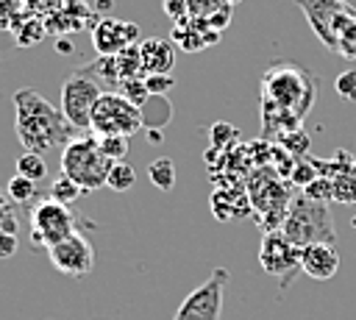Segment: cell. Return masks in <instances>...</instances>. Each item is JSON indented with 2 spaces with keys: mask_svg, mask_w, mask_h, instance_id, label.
Here are the masks:
<instances>
[{
  "mask_svg": "<svg viewBox=\"0 0 356 320\" xmlns=\"http://www.w3.org/2000/svg\"><path fill=\"white\" fill-rule=\"evenodd\" d=\"M317 78L298 64H273L261 78V120L264 131H298L317 95Z\"/></svg>",
  "mask_w": 356,
  "mask_h": 320,
  "instance_id": "obj_1",
  "label": "cell"
},
{
  "mask_svg": "<svg viewBox=\"0 0 356 320\" xmlns=\"http://www.w3.org/2000/svg\"><path fill=\"white\" fill-rule=\"evenodd\" d=\"M11 103H14V128L25 150L47 153L75 139V128L61 114V109L47 103L36 89H17Z\"/></svg>",
  "mask_w": 356,
  "mask_h": 320,
  "instance_id": "obj_2",
  "label": "cell"
},
{
  "mask_svg": "<svg viewBox=\"0 0 356 320\" xmlns=\"http://www.w3.org/2000/svg\"><path fill=\"white\" fill-rule=\"evenodd\" d=\"M281 231L298 248L314 245V242H325V245L337 242V231H334V220H331L328 203L312 200L306 195H298V198L289 200L284 223H281Z\"/></svg>",
  "mask_w": 356,
  "mask_h": 320,
  "instance_id": "obj_3",
  "label": "cell"
},
{
  "mask_svg": "<svg viewBox=\"0 0 356 320\" xmlns=\"http://www.w3.org/2000/svg\"><path fill=\"white\" fill-rule=\"evenodd\" d=\"M114 161H108L100 147H97V136L95 134H83V136H75L64 145L61 150V173L67 178H72L83 195L86 192H95L100 186H106V178H108V170H111Z\"/></svg>",
  "mask_w": 356,
  "mask_h": 320,
  "instance_id": "obj_4",
  "label": "cell"
},
{
  "mask_svg": "<svg viewBox=\"0 0 356 320\" xmlns=\"http://www.w3.org/2000/svg\"><path fill=\"white\" fill-rule=\"evenodd\" d=\"M145 125V114L139 106H134L125 95L120 92H103L92 109V122L89 131L95 136H108V134H122L131 136Z\"/></svg>",
  "mask_w": 356,
  "mask_h": 320,
  "instance_id": "obj_5",
  "label": "cell"
},
{
  "mask_svg": "<svg viewBox=\"0 0 356 320\" xmlns=\"http://www.w3.org/2000/svg\"><path fill=\"white\" fill-rule=\"evenodd\" d=\"M100 95H103V86L89 75L86 67H78L61 83V100H58L61 106L58 109L75 131H83L92 122V109Z\"/></svg>",
  "mask_w": 356,
  "mask_h": 320,
  "instance_id": "obj_6",
  "label": "cell"
},
{
  "mask_svg": "<svg viewBox=\"0 0 356 320\" xmlns=\"http://www.w3.org/2000/svg\"><path fill=\"white\" fill-rule=\"evenodd\" d=\"M303 14H306V22L312 25L314 36L337 53V42H339V33L345 31V25L350 19H356V6L348 3V0H295Z\"/></svg>",
  "mask_w": 356,
  "mask_h": 320,
  "instance_id": "obj_7",
  "label": "cell"
},
{
  "mask_svg": "<svg viewBox=\"0 0 356 320\" xmlns=\"http://www.w3.org/2000/svg\"><path fill=\"white\" fill-rule=\"evenodd\" d=\"M75 228V214L70 211V206L44 198L31 209V242L36 248H53L61 239H67Z\"/></svg>",
  "mask_w": 356,
  "mask_h": 320,
  "instance_id": "obj_8",
  "label": "cell"
},
{
  "mask_svg": "<svg viewBox=\"0 0 356 320\" xmlns=\"http://www.w3.org/2000/svg\"><path fill=\"white\" fill-rule=\"evenodd\" d=\"M225 284H228V270L214 267L211 275L181 301V306L170 320H220Z\"/></svg>",
  "mask_w": 356,
  "mask_h": 320,
  "instance_id": "obj_9",
  "label": "cell"
},
{
  "mask_svg": "<svg viewBox=\"0 0 356 320\" xmlns=\"http://www.w3.org/2000/svg\"><path fill=\"white\" fill-rule=\"evenodd\" d=\"M259 264L267 275L281 278L284 287H289L292 275L300 270V248L284 237V231H267L261 237L259 248Z\"/></svg>",
  "mask_w": 356,
  "mask_h": 320,
  "instance_id": "obj_10",
  "label": "cell"
},
{
  "mask_svg": "<svg viewBox=\"0 0 356 320\" xmlns=\"http://www.w3.org/2000/svg\"><path fill=\"white\" fill-rule=\"evenodd\" d=\"M47 256H50V264L58 273L72 275V278L89 275L92 267H95V248L81 231H72L67 239H61L58 245L47 248Z\"/></svg>",
  "mask_w": 356,
  "mask_h": 320,
  "instance_id": "obj_11",
  "label": "cell"
},
{
  "mask_svg": "<svg viewBox=\"0 0 356 320\" xmlns=\"http://www.w3.org/2000/svg\"><path fill=\"white\" fill-rule=\"evenodd\" d=\"M136 39H139V25L117 17H103L92 31V45L100 56H117L128 45H136Z\"/></svg>",
  "mask_w": 356,
  "mask_h": 320,
  "instance_id": "obj_12",
  "label": "cell"
},
{
  "mask_svg": "<svg viewBox=\"0 0 356 320\" xmlns=\"http://www.w3.org/2000/svg\"><path fill=\"white\" fill-rule=\"evenodd\" d=\"M300 270L314 281H328L339 270V253L334 245L314 242L300 248Z\"/></svg>",
  "mask_w": 356,
  "mask_h": 320,
  "instance_id": "obj_13",
  "label": "cell"
},
{
  "mask_svg": "<svg viewBox=\"0 0 356 320\" xmlns=\"http://www.w3.org/2000/svg\"><path fill=\"white\" fill-rule=\"evenodd\" d=\"M139 56H142V67H145V75L150 72H172L175 67V50L167 39H156V36H147L139 42Z\"/></svg>",
  "mask_w": 356,
  "mask_h": 320,
  "instance_id": "obj_14",
  "label": "cell"
},
{
  "mask_svg": "<svg viewBox=\"0 0 356 320\" xmlns=\"http://www.w3.org/2000/svg\"><path fill=\"white\" fill-rule=\"evenodd\" d=\"M86 70L100 86H106L103 92H117L120 89V70H117V58L114 56H100L92 64H86Z\"/></svg>",
  "mask_w": 356,
  "mask_h": 320,
  "instance_id": "obj_15",
  "label": "cell"
},
{
  "mask_svg": "<svg viewBox=\"0 0 356 320\" xmlns=\"http://www.w3.org/2000/svg\"><path fill=\"white\" fill-rule=\"evenodd\" d=\"M334 200L337 203H356V161L348 167H337L331 175Z\"/></svg>",
  "mask_w": 356,
  "mask_h": 320,
  "instance_id": "obj_16",
  "label": "cell"
},
{
  "mask_svg": "<svg viewBox=\"0 0 356 320\" xmlns=\"http://www.w3.org/2000/svg\"><path fill=\"white\" fill-rule=\"evenodd\" d=\"M147 178L153 181V186H159L161 192H170L175 186V164L170 156H159L147 164Z\"/></svg>",
  "mask_w": 356,
  "mask_h": 320,
  "instance_id": "obj_17",
  "label": "cell"
},
{
  "mask_svg": "<svg viewBox=\"0 0 356 320\" xmlns=\"http://www.w3.org/2000/svg\"><path fill=\"white\" fill-rule=\"evenodd\" d=\"M114 58H117L120 81H125V78H145V67H142L139 45H128V47H125V50H120Z\"/></svg>",
  "mask_w": 356,
  "mask_h": 320,
  "instance_id": "obj_18",
  "label": "cell"
},
{
  "mask_svg": "<svg viewBox=\"0 0 356 320\" xmlns=\"http://www.w3.org/2000/svg\"><path fill=\"white\" fill-rule=\"evenodd\" d=\"M134 184H136V170L128 161H114L111 170H108L106 186L114 189V192H128Z\"/></svg>",
  "mask_w": 356,
  "mask_h": 320,
  "instance_id": "obj_19",
  "label": "cell"
},
{
  "mask_svg": "<svg viewBox=\"0 0 356 320\" xmlns=\"http://www.w3.org/2000/svg\"><path fill=\"white\" fill-rule=\"evenodd\" d=\"M17 173L36 184V181L47 178V164H44L42 153H31V150H25V153L17 159Z\"/></svg>",
  "mask_w": 356,
  "mask_h": 320,
  "instance_id": "obj_20",
  "label": "cell"
},
{
  "mask_svg": "<svg viewBox=\"0 0 356 320\" xmlns=\"http://www.w3.org/2000/svg\"><path fill=\"white\" fill-rule=\"evenodd\" d=\"M6 195H8L11 203H31V200L36 198V184L17 173V175H11L8 184H6Z\"/></svg>",
  "mask_w": 356,
  "mask_h": 320,
  "instance_id": "obj_21",
  "label": "cell"
},
{
  "mask_svg": "<svg viewBox=\"0 0 356 320\" xmlns=\"http://www.w3.org/2000/svg\"><path fill=\"white\" fill-rule=\"evenodd\" d=\"M81 195H83V189H81L72 178H67L64 173H61L58 178H53V184H50V198H53V200H58V203H64V206L75 203Z\"/></svg>",
  "mask_w": 356,
  "mask_h": 320,
  "instance_id": "obj_22",
  "label": "cell"
},
{
  "mask_svg": "<svg viewBox=\"0 0 356 320\" xmlns=\"http://www.w3.org/2000/svg\"><path fill=\"white\" fill-rule=\"evenodd\" d=\"M97 147L108 161H125L128 156V136L122 134H108V136H97Z\"/></svg>",
  "mask_w": 356,
  "mask_h": 320,
  "instance_id": "obj_23",
  "label": "cell"
},
{
  "mask_svg": "<svg viewBox=\"0 0 356 320\" xmlns=\"http://www.w3.org/2000/svg\"><path fill=\"white\" fill-rule=\"evenodd\" d=\"M303 195H306V198H312V200L328 203V200H334V184H331V178H328V175H317L312 184H306V186H303Z\"/></svg>",
  "mask_w": 356,
  "mask_h": 320,
  "instance_id": "obj_24",
  "label": "cell"
},
{
  "mask_svg": "<svg viewBox=\"0 0 356 320\" xmlns=\"http://www.w3.org/2000/svg\"><path fill=\"white\" fill-rule=\"evenodd\" d=\"M120 95H125L134 106H139L142 109V103L147 100V89H145V78H125V81H120V89H117Z\"/></svg>",
  "mask_w": 356,
  "mask_h": 320,
  "instance_id": "obj_25",
  "label": "cell"
},
{
  "mask_svg": "<svg viewBox=\"0 0 356 320\" xmlns=\"http://www.w3.org/2000/svg\"><path fill=\"white\" fill-rule=\"evenodd\" d=\"M172 83H175L172 72H150V75H145V89H147V95H153V97L167 95V92L172 89Z\"/></svg>",
  "mask_w": 356,
  "mask_h": 320,
  "instance_id": "obj_26",
  "label": "cell"
},
{
  "mask_svg": "<svg viewBox=\"0 0 356 320\" xmlns=\"http://www.w3.org/2000/svg\"><path fill=\"white\" fill-rule=\"evenodd\" d=\"M17 228H19V220L11 209L6 189H0V234H17Z\"/></svg>",
  "mask_w": 356,
  "mask_h": 320,
  "instance_id": "obj_27",
  "label": "cell"
},
{
  "mask_svg": "<svg viewBox=\"0 0 356 320\" xmlns=\"http://www.w3.org/2000/svg\"><path fill=\"white\" fill-rule=\"evenodd\" d=\"M209 136H211V147H228L236 136H239V131L234 128V125H228V122H214L211 128H209Z\"/></svg>",
  "mask_w": 356,
  "mask_h": 320,
  "instance_id": "obj_28",
  "label": "cell"
},
{
  "mask_svg": "<svg viewBox=\"0 0 356 320\" xmlns=\"http://www.w3.org/2000/svg\"><path fill=\"white\" fill-rule=\"evenodd\" d=\"M334 89H337V95H339L342 100L356 103V70H345V72H339L337 81H334Z\"/></svg>",
  "mask_w": 356,
  "mask_h": 320,
  "instance_id": "obj_29",
  "label": "cell"
},
{
  "mask_svg": "<svg viewBox=\"0 0 356 320\" xmlns=\"http://www.w3.org/2000/svg\"><path fill=\"white\" fill-rule=\"evenodd\" d=\"M337 53H339L342 58H356V19H350V22L345 25V31L339 33Z\"/></svg>",
  "mask_w": 356,
  "mask_h": 320,
  "instance_id": "obj_30",
  "label": "cell"
},
{
  "mask_svg": "<svg viewBox=\"0 0 356 320\" xmlns=\"http://www.w3.org/2000/svg\"><path fill=\"white\" fill-rule=\"evenodd\" d=\"M44 36V25L39 19H28L22 28H19V36H17V45H36L39 39Z\"/></svg>",
  "mask_w": 356,
  "mask_h": 320,
  "instance_id": "obj_31",
  "label": "cell"
},
{
  "mask_svg": "<svg viewBox=\"0 0 356 320\" xmlns=\"http://www.w3.org/2000/svg\"><path fill=\"white\" fill-rule=\"evenodd\" d=\"M289 175H292L295 184H303V186H306V184H312V181H314L317 175H323V173H317L312 161H306V164H303V161H292V173H289Z\"/></svg>",
  "mask_w": 356,
  "mask_h": 320,
  "instance_id": "obj_32",
  "label": "cell"
},
{
  "mask_svg": "<svg viewBox=\"0 0 356 320\" xmlns=\"http://www.w3.org/2000/svg\"><path fill=\"white\" fill-rule=\"evenodd\" d=\"M164 11H167V17L184 22L189 14V0H164Z\"/></svg>",
  "mask_w": 356,
  "mask_h": 320,
  "instance_id": "obj_33",
  "label": "cell"
},
{
  "mask_svg": "<svg viewBox=\"0 0 356 320\" xmlns=\"http://www.w3.org/2000/svg\"><path fill=\"white\" fill-rule=\"evenodd\" d=\"M19 248L17 234H0V259H11Z\"/></svg>",
  "mask_w": 356,
  "mask_h": 320,
  "instance_id": "obj_34",
  "label": "cell"
},
{
  "mask_svg": "<svg viewBox=\"0 0 356 320\" xmlns=\"http://www.w3.org/2000/svg\"><path fill=\"white\" fill-rule=\"evenodd\" d=\"M56 50H58V53H70V50H72V42H70V39H58V42H56Z\"/></svg>",
  "mask_w": 356,
  "mask_h": 320,
  "instance_id": "obj_35",
  "label": "cell"
},
{
  "mask_svg": "<svg viewBox=\"0 0 356 320\" xmlns=\"http://www.w3.org/2000/svg\"><path fill=\"white\" fill-rule=\"evenodd\" d=\"M147 136H150L153 142H159V139H161V134H159V131H147Z\"/></svg>",
  "mask_w": 356,
  "mask_h": 320,
  "instance_id": "obj_36",
  "label": "cell"
},
{
  "mask_svg": "<svg viewBox=\"0 0 356 320\" xmlns=\"http://www.w3.org/2000/svg\"><path fill=\"white\" fill-rule=\"evenodd\" d=\"M97 6L100 8H111V0H97Z\"/></svg>",
  "mask_w": 356,
  "mask_h": 320,
  "instance_id": "obj_37",
  "label": "cell"
},
{
  "mask_svg": "<svg viewBox=\"0 0 356 320\" xmlns=\"http://www.w3.org/2000/svg\"><path fill=\"white\" fill-rule=\"evenodd\" d=\"M353 228H356V217H353Z\"/></svg>",
  "mask_w": 356,
  "mask_h": 320,
  "instance_id": "obj_38",
  "label": "cell"
}]
</instances>
